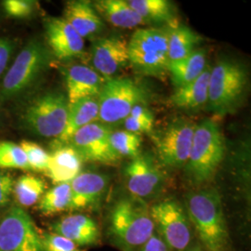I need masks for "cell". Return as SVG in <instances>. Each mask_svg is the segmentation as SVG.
<instances>
[{
	"mask_svg": "<svg viewBox=\"0 0 251 251\" xmlns=\"http://www.w3.org/2000/svg\"><path fill=\"white\" fill-rule=\"evenodd\" d=\"M147 96L144 86L130 78L107 79L98 96V120L105 125L124 120L136 105L145 104Z\"/></svg>",
	"mask_w": 251,
	"mask_h": 251,
	"instance_id": "obj_8",
	"label": "cell"
},
{
	"mask_svg": "<svg viewBox=\"0 0 251 251\" xmlns=\"http://www.w3.org/2000/svg\"><path fill=\"white\" fill-rule=\"evenodd\" d=\"M225 137L217 122L206 119L196 126L188 160L186 174L195 184L209 181L215 176L225 155Z\"/></svg>",
	"mask_w": 251,
	"mask_h": 251,
	"instance_id": "obj_3",
	"label": "cell"
},
{
	"mask_svg": "<svg viewBox=\"0 0 251 251\" xmlns=\"http://www.w3.org/2000/svg\"><path fill=\"white\" fill-rule=\"evenodd\" d=\"M248 71L241 63L224 60L210 71L208 100L210 109L219 115L232 113L240 104L248 85Z\"/></svg>",
	"mask_w": 251,
	"mask_h": 251,
	"instance_id": "obj_5",
	"label": "cell"
},
{
	"mask_svg": "<svg viewBox=\"0 0 251 251\" xmlns=\"http://www.w3.org/2000/svg\"><path fill=\"white\" fill-rule=\"evenodd\" d=\"M126 187L133 198L144 199L156 195L164 184V174L148 154H139L126 167Z\"/></svg>",
	"mask_w": 251,
	"mask_h": 251,
	"instance_id": "obj_13",
	"label": "cell"
},
{
	"mask_svg": "<svg viewBox=\"0 0 251 251\" xmlns=\"http://www.w3.org/2000/svg\"><path fill=\"white\" fill-rule=\"evenodd\" d=\"M98 119V98H87L70 104L64 130L61 136L57 138L58 145L68 144L76 131L90 123L97 122Z\"/></svg>",
	"mask_w": 251,
	"mask_h": 251,
	"instance_id": "obj_21",
	"label": "cell"
},
{
	"mask_svg": "<svg viewBox=\"0 0 251 251\" xmlns=\"http://www.w3.org/2000/svg\"><path fill=\"white\" fill-rule=\"evenodd\" d=\"M20 146L25 153L29 170L36 172L47 171L50 153L43 147L31 141H22Z\"/></svg>",
	"mask_w": 251,
	"mask_h": 251,
	"instance_id": "obj_31",
	"label": "cell"
},
{
	"mask_svg": "<svg viewBox=\"0 0 251 251\" xmlns=\"http://www.w3.org/2000/svg\"><path fill=\"white\" fill-rule=\"evenodd\" d=\"M14 179L12 176L4 171H0V210L9 207L13 196Z\"/></svg>",
	"mask_w": 251,
	"mask_h": 251,
	"instance_id": "obj_34",
	"label": "cell"
},
{
	"mask_svg": "<svg viewBox=\"0 0 251 251\" xmlns=\"http://www.w3.org/2000/svg\"><path fill=\"white\" fill-rule=\"evenodd\" d=\"M83 159L70 144L57 145L50 153L47 174L56 184L70 182L81 172Z\"/></svg>",
	"mask_w": 251,
	"mask_h": 251,
	"instance_id": "obj_19",
	"label": "cell"
},
{
	"mask_svg": "<svg viewBox=\"0 0 251 251\" xmlns=\"http://www.w3.org/2000/svg\"><path fill=\"white\" fill-rule=\"evenodd\" d=\"M189 221L207 251H225L229 234L222 198L215 189L201 190L186 198Z\"/></svg>",
	"mask_w": 251,
	"mask_h": 251,
	"instance_id": "obj_1",
	"label": "cell"
},
{
	"mask_svg": "<svg viewBox=\"0 0 251 251\" xmlns=\"http://www.w3.org/2000/svg\"><path fill=\"white\" fill-rule=\"evenodd\" d=\"M110 144L120 157L134 158L140 154L142 138L141 135L127 130H117L111 132Z\"/></svg>",
	"mask_w": 251,
	"mask_h": 251,
	"instance_id": "obj_29",
	"label": "cell"
},
{
	"mask_svg": "<svg viewBox=\"0 0 251 251\" xmlns=\"http://www.w3.org/2000/svg\"><path fill=\"white\" fill-rule=\"evenodd\" d=\"M41 240L44 251H80L78 246L58 233H42Z\"/></svg>",
	"mask_w": 251,
	"mask_h": 251,
	"instance_id": "obj_32",
	"label": "cell"
},
{
	"mask_svg": "<svg viewBox=\"0 0 251 251\" xmlns=\"http://www.w3.org/2000/svg\"><path fill=\"white\" fill-rule=\"evenodd\" d=\"M128 116L137 118V119H140V120H143L145 122L152 123V124H153V122H154V117H153L152 112L145 106V104L136 105L130 111Z\"/></svg>",
	"mask_w": 251,
	"mask_h": 251,
	"instance_id": "obj_38",
	"label": "cell"
},
{
	"mask_svg": "<svg viewBox=\"0 0 251 251\" xmlns=\"http://www.w3.org/2000/svg\"><path fill=\"white\" fill-rule=\"evenodd\" d=\"M16 48V42L9 37H0V75L6 70Z\"/></svg>",
	"mask_w": 251,
	"mask_h": 251,
	"instance_id": "obj_35",
	"label": "cell"
},
{
	"mask_svg": "<svg viewBox=\"0 0 251 251\" xmlns=\"http://www.w3.org/2000/svg\"><path fill=\"white\" fill-rule=\"evenodd\" d=\"M98 14L102 15L114 26L119 28H134L145 25L142 18L127 1L124 0H101L93 4Z\"/></svg>",
	"mask_w": 251,
	"mask_h": 251,
	"instance_id": "obj_23",
	"label": "cell"
},
{
	"mask_svg": "<svg viewBox=\"0 0 251 251\" xmlns=\"http://www.w3.org/2000/svg\"><path fill=\"white\" fill-rule=\"evenodd\" d=\"M46 37L50 52L59 60H70L82 54L85 42L63 18L50 17L45 22Z\"/></svg>",
	"mask_w": 251,
	"mask_h": 251,
	"instance_id": "obj_15",
	"label": "cell"
},
{
	"mask_svg": "<svg viewBox=\"0 0 251 251\" xmlns=\"http://www.w3.org/2000/svg\"><path fill=\"white\" fill-rule=\"evenodd\" d=\"M206 67V52L202 50H196L187 57L169 63L168 71L171 75L172 84L177 89L197 79Z\"/></svg>",
	"mask_w": 251,
	"mask_h": 251,
	"instance_id": "obj_24",
	"label": "cell"
},
{
	"mask_svg": "<svg viewBox=\"0 0 251 251\" xmlns=\"http://www.w3.org/2000/svg\"><path fill=\"white\" fill-rule=\"evenodd\" d=\"M211 68L206 66L197 79L175 89L171 96L172 104L180 109L197 110L203 107L208 100V85Z\"/></svg>",
	"mask_w": 251,
	"mask_h": 251,
	"instance_id": "obj_22",
	"label": "cell"
},
{
	"mask_svg": "<svg viewBox=\"0 0 251 251\" xmlns=\"http://www.w3.org/2000/svg\"><path fill=\"white\" fill-rule=\"evenodd\" d=\"M170 27L138 29L128 41L129 63L137 72L160 75L168 71Z\"/></svg>",
	"mask_w": 251,
	"mask_h": 251,
	"instance_id": "obj_6",
	"label": "cell"
},
{
	"mask_svg": "<svg viewBox=\"0 0 251 251\" xmlns=\"http://www.w3.org/2000/svg\"><path fill=\"white\" fill-rule=\"evenodd\" d=\"M50 61V50L39 40H30L3 78L0 86V101L5 102L25 94L42 76Z\"/></svg>",
	"mask_w": 251,
	"mask_h": 251,
	"instance_id": "obj_4",
	"label": "cell"
},
{
	"mask_svg": "<svg viewBox=\"0 0 251 251\" xmlns=\"http://www.w3.org/2000/svg\"><path fill=\"white\" fill-rule=\"evenodd\" d=\"M69 105L80 100L98 98L105 80L94 69L85 65H72L64 72Z\"/></svg>",
	"mask_w": 251,
	"mask_h": 251,
	"instance_id": "obj_16",
	"label": "cell"
},
{
	"mask_svg": "<svg viewBox=\"0 0 251 251\" xmlns=\"http://www.w3.org/2000/svg\"><path fill=\"white\" fill-rule=\"evenodd\" d=\"M130 7L145 24H174L172 3L168 0H130Z\"/></svg>",
	"mask_w": 251,
	"mask_h": 251,
	"instance_id": "obj_26",
	"label": "cell"
},
{
	"mask_svg": "<svg viewBox=\"0 0 251 251\" xmlns=\"http://www.w3.org/2000/svg\"><path fill=\"white\" fill-rule=\"evenodd\" d=\"M200 36L186 25H173L169 29L168 56L169 63L179 61L196 50Z\"/></svg>",
	"mask_w": 251,
	"mask_h": 251,
	"instance_id": "obj_25",
	"label": "cell"
},
{
	"mask_svg": "<svg viewBox=\"0 0 251 251\" xmlns=\"http://www.w3.org/2000/svg\"><path fill=\"white\" fill-rule=\"evenodd\" d=\"M63 19L84 39L95 35L103 26V22L90 1L75 0L65 5Z\"/></svg>",
	"mask_w": 251,
	"mask_h": 251,
	"instance_id": "obj_20",
	"label": "cell"
},
{
	"mask_svg": "<svg viewBox=\"0 0 251 251\" xmlns=\"http://www.w3.org/2000/svg\"><path fill=\"white\" fill-rule=\"evenodd\" d=\"M0 251H44L32 217L19 206L0 217Z\"/></svg>",
	"mask_w": 251,
	"mask_h": 251,
	"instance_id": "obj_9",
	"label": "cell"
},
{
	"mask_svg": "<svg viewBox=\"0 0 251 251\" xmlns=\"http://www.w3.org/2000/svg\"><path fill=\"white\" fill-rule=\"evenodd\" d=\"M187 251H202V250H200V249H198V248H195V249H192V250H189Z\"/></svg>",
	"mask_w": 251,
	"mask_h": 251,
	"instance_id": "obj_39",
	"label": "cell"
},
{
	"mask_svg": "<svg viewBox=\"0 0 251 251\" xmlns=\"http://www.w3.org/2000/svg\"><path fill=\"white\" fill-rule=\"evenodd\" d=\"M158 235L170 251H183L191 242L188 216L179 202L173 198L162 200L150 209Z\"/></svg>",
	"mask_w": 251,
	"mask_h": 251,
	"instance_id": "obj_10",
	"label": "cell"
},
{
	"mask_svg": "<svg viewBox=\"0 0 251 251\" xmlns=\"http://www.w3.org/2000/svg\"><path fill=\"white\" fill-rule=\"evenodd\" d=\"M111 132L112 129L107 125L93 122L76 131L69 143L79 153L83 161L114 165L120 156L110 144Z\"/></svg>",
	"mask_w": 251,
	"mask_h": 251,
	"instance_id": "obj_12",
	"label": "cell"
},
{
	"mask_svg": "<svg viewBox=\"0 0 251 251\" xmlns=\"http://www.w3.org/2000/svg\"><path fill=\"white\" fill-rule=\"evenodd\" d=\"M92 63L100 76L113 78L129 63L128 41L117 36L98 39L92 47Z\"/></svg>",
	"mask_w": 251,
	"mask_h": 251,
	"instance_id": "obj_14",
	"label": "cell"
},
{
	"mask_svg": "<svg viewBox=\"0 0 251 251\" xmlns=\"http://www.w3.org/2000/svg\"><path fill=\"white\" fill-rule=\"evenodd\" d=\"M36 2L31 0H5L2 3L6 14L14 19L29 17L36 8Z\"/></svg>",
	"mask_w": 251,
	"mask_h": 251,
	"instance_id": "obj_33",
	"label": "cell"
},
{
	"mask_svg": "<svg viewBox=\"0 0 251 251\" xmlns=\"http://www.w3.org/2000/svg\"><path fill=\"white\" fill-rule=\"evenodd\" d=\"M138 251H170V250L161 237L154 232L152 237Z\"/></svg>",
	"mask_w": 251,
	"mask_h": 251,
	"instance_id": "obj_37",
	"label": "cell"
},
{
	"mask_svg": "<svg viewBox=\"0 0 251 251\" xmlns=\"http://www.w3.org/2000/svg\"><path fill=\"white\" fill-rule=\"evenodd\" d=\"M124 126L126 130L133 132L136 134H140L143 132L144 133V132L152 131L153 124L128 116L124 119Z\"/></svg>",
	"mask_w": 251,
	"mask_h": 251,
	"instance_id": "obj_36",
	"label": "cell"
},
{
	"mask_svg": "<svg viewBox=\"0 0 251 251\" xmlns=\"http://www.w3.org/2000/svg\"><path fill=\"white\" fill-rule=\"evenodd\" d=\"M149 207L140 198H123L114 206L110 218V232L124 251H138L154 231Z\"/></svg>",
	"mask_w": 251,
	"mask_h": 251,
	"instance_id": "obj_2",
	"label": "cell"
},
{
	"mask_svg": "<svg viewBox=\"0 0 251 251\" xmlns=\"http://www.w3.org/2000/svg\"><path fill=\"white\" fill-rule=\"evenodd\" d=\"M46 192V184L43 179L33 175H22L14 183L13 196L17 206H34L43 197Z\"/></svg>",
	"mask_w": 251,
	"mask_h": 251,
	"instance_id": "obj_27",
	"label": "cell"
},
{
	"mask_svg": "<svg viewBox=\"0 0 251 251\" xmlns=\"http://www.w3.org/2000/svg\"><path fill=\"white\" fill-rule=\"evenodd\" d=\"M70 209L80 210L99 203L107 188L108 179L103 174L96 172H80L70 181Z\"/></svg>",
	"mask_w": 251,
	"mask_h": 251,
	"instance_id": "obj_17",
	"label": "cell"
},
{
	"mask_svg": "<svg viewBox=\"0 0 251 251\" xmlns=\"http://www.w3.org/2000/svg\"><path fill=\"white\" fill-rule=\"evenodd\" d=\"M67 97L57 91L46 92L32 100L21 114L23 125L35 134L59 138L64 130L68 115Z\"/></svg>",
	"mask_w": 251,
	"mask_h": 251,
	"instance_id": "obj_7",
	"label": "cell"
},
{
	"mask_svg": "<svg viewBox=\"0 0 251 251\" xmlns=\"http://www.w3.org/2000/svg\"><path fill=\"white\" fill-rule=\"evenodd\" d=\"M0 169L29 170L25 153L20 144L0 142Z\"/></svg>",
	"mask_w": 251,
	"mask_h": 251,
	"instance_id": "obj_30",
	"label": "cell"
},
{
	"mask_svg": "<svg viewBox=\"0 0 251 251\" xmlns=\"http://www.w3.org/2000/svg\"><path fill=\"white\" fill-rule=\"evenodd\" d=\"M197 124L188 119L173 121L159 137L155 146L163 165L181 168L188 160Z\"/></svg>",
	"mask_w": 251,
	"mask_h": 251,
	"instance_id": "obj_11",
	"label": "cell"
},
{
	"mask_svg": "<svg viewBox=\"0 0 251 251\" xmlns=\"http://www.w3.org/2000/svg\"><path fill=\"white\" fill-rule=\"evenodd\" d=\"M71 185L70 182L56 184L45 192L39 201L38 209L44 215H53L70 209Z\"/></svg>",
	"mask_w": 251,
	"mask_h": 251,
	"instance_id": "obj_28",
	"label": "cell"
},
{
	"mask_svg": "<svg viewBox=\"0 0 251 251\" xmlns=\"http://www.w3.org/2000/svg\"><path fill=\"white\" fill-rule=\"evenodd\" d=\"M52 233L63 235L78 247L96 244L99 239V228L89 216L73 214L63 217L50 226Z\"/></svg>",
	"mask_w": 251,
	"mask_h": 251,
	"instance_id": "obj_18",
	"label": "cell"
}]
</instances>
